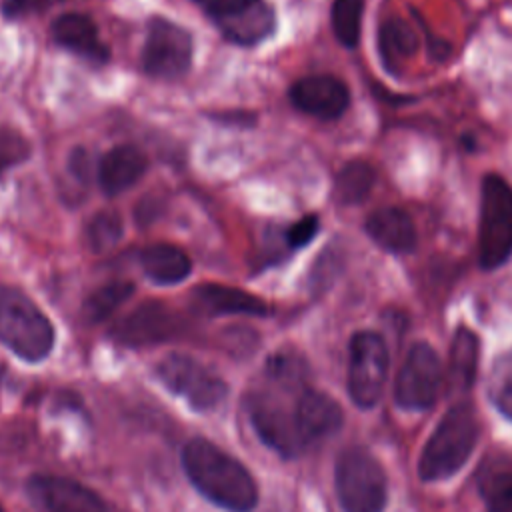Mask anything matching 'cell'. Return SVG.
<instances>
[{"label":"cell","mask_w":512,"mask_h":512,"mask_svg":"<svg viewBox=\"0 0 512 512\" xmlns=\"http://www.w3.org/2000/svg\"><path fill=\"white\" fill-rule=\"evenodd\" d=\"M214 24L230 42L252 46L274 32L276 20L272 8L264 0H254L242 10L214 20Z\"/></svg>","instance_id":"cell-19"},{"label":"cell","mask_w":512,"mask_h":512,"mask_svg":"<svg viewBox=\"0 0 512 512\" xmlns=\"http://www.w3.org/2000/svg\"><path fill=\"white\" fill-rule=\"evenodd\" d=\"M146 170V154L132 144H120L102 156L98 166V182L108 196H116L130 190Z\"/></svg>","instance_id":"cell-15"},{"label":"cell","mask_w":512,"mask_h":512,"mask_svg":"<svg viewBox=\"0 0 512 512\" xmlns=\"http://www.w3.org/2000/svg\"><path fill=\"white\" fill-rule=\"evenodd\" d=\"M30 156V142L12 126L0 124V174Z\"/></svg>","instance_id":"cell-29"},{"label":"cell","mask_w":512,"mask_h":512,"mask_svg":"<svg viewBox=\"0 0 512 512\" xmlns=\"http://www.w3.org/2000/svg\"><path fill=\"white\" fill-rule=\"evenodd\" d=\"M140 266L144 274L160 286L180 284L188 278L192 262L186 252L172 244H150L140 252Z\"/></svg>","instance_id":"cell-20"},{"label":"cell","mask_w":512,"mask_h":512,"mask_svg":"<svg viewBox=\"0 0 512 512\" xmlns=\"http://www.w3.org/2000/svg\"><path fill=\"white\" fill-rule=\"evenodd\" d=\"M192 306L206 316H226V314H246V316H266L268 304L256 294L242 288L206 282L192 290Z\"/></svg>","instance_id":"cell-14"},{"label":"cell","mask_w":512,"mask_h":512,"mask_svg":"<svg viewBox=\"0 0 512 512\" xmlns=\"http://www.w3.org/2000/svg\"><path fill=\"white\" fill-rule=\"evenodd\" d=\"M182 468L192 486L226 512H250L258 504V486L244 464L206 438L182 448Z\"/></svg>","instance_id":"cell-2"},{"label":"cell","mask_w":512,"mask_h":512,"mask_svg":"<svg viewBox=\"0 0 512 512\" xmlns=\"http://www.w3.org/2000/svg\"><path fill=\"white\" fill-rule=\"evenodd\" d=\"M134 294V284L126 280H114L98 286L90 292L82 304V314L88 322H102L114 314L130 296Z\"/></svg>","instance_id":"cell-24"},{"label":"cell","mask_w":512,"mask_h":512,"mask_svg":"<svg viewBox=\"0 0 512 512\" xmlns=\"http://www.w3.org/2000/svg\"><path fill=\"white\" fill-rule=\"evenodd\" d=\"M488 396L492 404L512 420V348L494 360L488 374Z\"/></svg>","instance_id":"cell-25"},{"label":"cell","mask_w":512,"mask_h":512,"mask_svg":"<svg viewBox=\"0 0 512 512\" xmlns=\"http://www.w3.org/2000/svg\"><path fill=\"white\" fill-rule=\"evenodd\" d=\"M344 414L340 404L322 390L308 386L300 404V434L304 446H312L342 426Z\"/></svg>","instance_id":"cell-16"},{"label":"cell","mask_w":512,"mask_h":512,"mask_svg":"<svg viewBox=\"0 0 512 512\" xmlns=\"http://www.w3.org/2000/svg\"><path fill=\"white\" fill-rule=\"evenodd\" d=\"M376 174L368 162L352 160L340 168L334 182V196L340 204H360L374 186Z\"/></svg>","instance_id":"cell-23"},{"label":"cell","mask_w":512,"mask_h":512,"mask_svg":"<svg viewBox=\"0 0 512 512\" xmlns=\"http://www.w3.org/2000/svg\"><path fill=\"white\" fill-rule=\"evenodd\" d=\"M480 342L478 336L460 326L450 342V358H448V384L454 392H466L472 388L478 370Z\"/></svg>","instance_id":"cell-21"},{"label":"cell","mask_w":512,"mask_h":512,"mask_svg":"<svg viewBox=\"0 0 512 512\" xmlns=\"http://www.w3.org/2000/svg\"><path fill=\"white\" fill-rule=\"evenodd\" d=\"M52 38L62 48L90 60L106 62L108 46L100 40L96 24L84 14H62L52 24Z\"/></svg>","instance_id":"cell-18"},{"label":"cell","mask_w":512,"mask_h":512,"mask_svg":"<svg viewBox=\"0 0 512 512\" xmlns=\"http://www.w3.org/2000/svg\"><path fill=\"white\" fill-rule=\"evenodd\" d=\"M308 386L304 358L278 350L246 392L244 406L254 432L268 448L288 458L306 450L300 434V404Z\"/></svg>","instance_id":"cell-1"},{"label":"cell","mask_w":512,"mask_h":512,"mask_svg":"<svg viewBox=\"0 0 512 512\" xmlns=\"http://www.w3.org/2000/svg\"><path fill=\"white\" fill-rule=\"evenodd\" d=\"M122 216L114 210H102L86 224V242L94 252H104L122 238Z\"/></svg>","instance_id":"cell-27"},{"label":"cell","mask_w":512,"mask_h":512,"mask_svg":"<svg viewBox=\"0 0 512 512\" xmlns=\"http://www.w3.org/2000/svg\"><path fill=\"white\" fill-rule=\"evenodd\" d=\"M182 328V318L170 306L144 302L114 326L112 336L126 346H148L174 338Z\"/></svg>","instance_id":"cell-11"},{"label":"cell","mask_w":512,"mask_h":512,"mask_svg":"<svg viewBox=\"0 0 512 512\" xmlns=\"http://www.w3.org/2000/svg\"><path fill=\"white\" fill-rule=\"evenodd\" d=\"M478 434V416L468 402L448 408L420 452V478L424 482H438L454 476L474 452Z\"/></svg>","instance_id":"cell-3"},{"label":"cell","mask_w":512,"mask_h":512,"mask_svg":"<svg viewBox=\"0 0 512 512\" xmlns=\"http://www.w3.org/2000/svg\"><path fill=\"white\" fill-rule=\"evenodd\" d=\"M334 486L344 512H384L388 480L376 456L350 446L340 452L334 468Z\"/></svg>","instance_id":"cell-5"},{"label":"cell","mask_w":512,"mask_h":512,"mask_svg":"<svg viewBox=\"0 0 512 512\" xmlns=\"http://www.w3.org/2000/svg\"><path fill=\"white\" fill-rule=\"evenodd\" d=\"M418 48L416 30L400 20L398 16H388L378 26V52L382 56V64L388 72H396Z\"/></svg>","instance_id":"cell-22"},{"label":"cell","mask_w":512,"mask_h":512,"mask_svg":"<svg viewBox=\"0 0 512 512\" xmlns=\"http://www.w3.org/2000/svg\"><path fill=\"white\" fill-rule=\"evenodd\" d=\"M192 2H196L200 8H204L212 20H220L228 14L242 10L244 6H248L254 0H192Z\"/></svg>","instance_id":"cell-32"},{"label":"cell","mask_w":512,"mask_h":512,"mask_svg":"<svg viewBox=\"0 0 512 512\" xmlns=\"http://www.w3.org/2000/svg\"><path fill=\"white\" fill-rule=\"evenodd\" d=\"M388 376V350L380 334L356 332L348 348V394L360 408L378 404Z\"/></svg>","instance_id":"cell-8"},{"label":"cell","mask_w":512,"mask_h":512,"mask_svg":"<svg viewBox=\"0 0 512 512\" xmlns=\"http://www.w3.org/2000/svg\"><path fill=\"white\" fill-rule=\"evenodd\" d=\"M54 326L20 288L0 282V342L26 362L44 360L54 348Z\"/></svg>","instance_id":"cell-4"},{"label":"cell","mask_w":512,"mask_h":512,"mask_svg":"<svg viewBox=\"0 0 512 512\" xmlns=\"http://www.w3.org/2000/svg\"><path fill=\"white\" fill-rule=\"evenodd\" d=\"M70 170L82 180H86L90 176V160H88V154L84 150L78 148L70 154Z\"/></svg>","instance_id":"cell-33"},{"label":"cell","mask_w":512,"mask_h":512,"mask_svg":"<svg viewBox=\"0 0 512 512\" xmlns=\"http://www.w3.org/2000/svg\"><path fill=\"white\" fill-rule=\"evenodd\" d=\"M160 382L198 412L214 410L228 394V386L214 370L200 360L172 352L156 364Z\"/></svg>","instance_id":"cell-7"},{"label":"cell","mask_w":512,"mask_h":512,"mask_svg":"<svg viewBox=\"0 0 512 512\" xmlns=\"http://www.w3.org/2000/svg\"><path fill=\"white\" fill-rule=\"evenodd\" d=\"M320 228V220L314 214H308L304 218H300L298 222H294L288 230H286V242L290 248H302L306 246L318 232Z\"/></svg>","instance_id":"cell-30"},{"label":"cell","mask_w":512,"mask_h":512,"mask_svg":"<svg viewBox=\"0 0 512 512\" xmlns=\"http://www.w3.org/2000/svg\"><path fill=\"white\" fill-rule=\"evenodd\" d=\"M292 104L308 116L320 120H336L350 104L346 84L330 74L304 76L290 88Z\"/></svg>","instance_id":"cell-13"},{"label":"cell","mask_w":512,"mask_h":512,"mask_svg":"<svg viewBox=\"0 0 512 512\" xmlns=\"http://www.w3.org/2000/svg\"><path fill=\"white\" fill-rule=\"evenodd\" d=\"M192 64V38L172 20L154 16L148 22L142 46L144 72L158 80H176Z\"/></svg>","instance_id":"cell-9"},{"label":"cell","mask_w":512,"mask_h":512,"mask_svg":"<svg viewBox=\"0 0 512 512\" xmlns=\"http://www.w3.org/2000/svg\"><path fill=\"white\" fill-rule=\"evenodd\" d=\"M30 500L46 512H106L96 492L76 480L36 474L26 484Z\"/></svg>","instance_id":"cell-12"},{"label":"cell","mask_w":512,"mask_h":512,"mask_svg":"<svg viewBox=\"0 0 512 512\" xmlns=\"http://www.w3.org/2000/svg\"><path fill=\"white\" fill-rule=\"evenodd\" d=\"M512 254V186L486 174L480 186L478 262L484 270L502 266Z\"/></svg>","instance_id":"cell-6"},{"label":"cell","mask_w":512,"mask_h":512,"mask_svg":"<svg viewBox=\"0 0 512 512\" xmlns=\"http://www.w3.org/2000/svg\"><path fill=\"white\" fill-rule=\"evenodd\" d=\"M58 0H2V12L6 18H24L48 10Z\"/></svg>","instance_id":"cell-31"},{"label":"cell","mask_w":512,"mask_h":512,"mask_svg":"<svg viewBox=\"0 0 512 512\" xmlns=\"http://www.w3.org/2000/svg\"><path fill=\"white\" fill-rule=\"evenodd\" d=\"M366 234L382 250L392 254L412 252L416 246V228L412 218L396 206H382L374 210L366 224Z\"/></svg>","instance_id":"cell-17"},{"label":"cell","mask_w":512,"mask_h":512,"mask_svg":"<svg viewBox=\"0 0 512 512\" xmlns=\"http://www.w3.org/2000/svg\"><path fill=\"white\" fill-rule=\"evenodd\" d=\"M364 0H334L332 4V30L342 46H356L360 38Z\"/></svg>","instance_id":"cell-26"},{"label":"cell","mask_w":512,"mask_h":512,"mask_svg":"<svg viewBox=\"0 0 512 512\" xmlns=\"http://www.w3.org/2000/svg\"><path fill=\"white\" fill-rule=\"evenodd\" d=\"M488 512H512V468L488 472L480 482Z\"/></svg>","instance_id":"cell-28"},{"label":"cell","mask_w":512,"mask_h":512,"mask_svg":"<svg viewBox=\"0 0 512 512\" xmlns=\"http://www.w3.org/2000/svg\"><path fill=\"white\" fill-rule=\"evenodd\" d=\"M444 368L438 352L428 342L408 350L394 384V400L404 410H428L442 388Z\"/></svg>","instance_id":"cell-10"}]
</instances>
